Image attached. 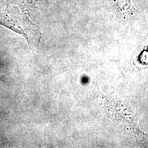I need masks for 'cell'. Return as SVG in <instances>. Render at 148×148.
<instances>
[{
  "instance_id": "cell-2",
  "label": "cell",
  "mask_w": 148,
  "mask_h": 148,
  "mask_svg": "<svg viewBox=\"0 0 148 148\" xmlns=\"http://www.w3.org/2000/svg\"><path fill=\"white\" fill-rule=\"evenodd\" d=\"M43 0H26L27 3L29 6L32 7H35L41 5Z\"/></svg>"
},
{
  "instance_id": "cell-1",
  "label": "cell",
  "mask_w": 148,
  "mask_h": 148,
  "mask_svg": "<svg viewBox=\"0 0 148 148\" xmlns=\"http://www.w3.org/2000/svg\"><path fill=\"white\" fill-rule=\"evenodd\" d=\"M11 8L7 11V16L1 21L2 24L10 27L15 32L23 35L27 39L31 47H37L41 37V32L40 27L33 23L28 16L21 13L17 8Z\"/></svg>"
}]
</instances>
